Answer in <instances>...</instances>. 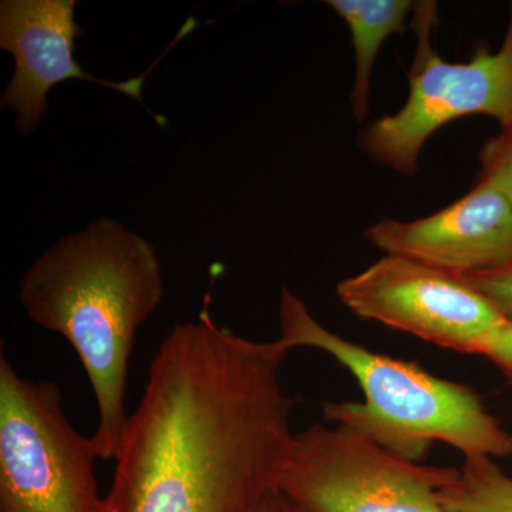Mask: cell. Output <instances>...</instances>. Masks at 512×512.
<instances>
[{
	"label": "cell",
	"mask_w": 512,
	"mask_h": 512,
	"mask_svg": "<svg viewBox=\"0 0 512 512\" xmlns=\"http://www.w3.org/2000/svg\"><path fill=\"white\" fill-rule=\"evenodd\" d=\"M210 303L161 342L104 512H259L278 487L295 437L289 350L222 328Z\"/></svg>",
	"instance_id": "6da1fadb"
},
{
	"label": "cell",
	"mask_w": 512,
	"mask_h": 512,
	"mask_svg": "<svg viewBox=\"0 0 512 512\" xmlns=\"http://www.w3.org/2000/svg\"><path fill=\"white\" fill-rule=\"evenodd\" d=\"M163 296L157 249L111 218L60 239L20 281L29 319L63 336L89 377L99 412L93 440L103 460L119 456L134 342Z\"/></svg>",
	"instance_id": "7a4b0ae2"
},
{
	"label": "cell",
	"mask_w": 512,
	"mask_h": 512,
	"mask_svg": "<svg viewBox=\"0 0 512 512\" xmlns=\"http://www.w3.org/2000/svg\"><path fill=\"white\" fill-rule=\"evenodd\" d=\"M282 346L315 348L355 376L365 403H325V419L419 463L443 441L464 457L512 458V436L473 389L440 379L417 363L370 352L323 328L286 286L279 303Z\"/></svg>",
	"instance_id": "3957f363"
},
{
	"label": "cell",
	"mask_w": 512,
	"mask_h": 512,
	"mask_svg": "<svg viewBox=\"0 0 512 512\" xmlns=\"http://www.w3.org/2000/svg\"><path fill=\"white\" fill-rule=\"evenodd\" d=\"M93 437L74 429L56 382L0 356V512H104Z\"/></svg>",
	"instance_id": "277c9868"
},
{
	"label": "cell",
	"mask_w": 512,
	"mask_h": 512,
	"mask_svg": "<svg viewBox=\"0 0 512 512\" xmlns=\"http://www.w3.org/2000/svg\"><path fill=\"white\" fill-rule=\"evenodd\" d=\"M436 25V5L417 3L409 97L396 114L373 121L360 136L367 156L403 174L416 173L421 148L451 121L484 114L503 130L512 128V6L503 46L494 53L483 46L467 63L446 62L433 49L431 29Z\"/></svg>",
	"instance_id": "5b68a950"
},
{
	"label": "cell",
	"mask_w": 512,
	"mask_h": 512,
	"mask_svg": "<svg viewBox=\"0 0 512 512\" xmlns=\"http://www.w3.org/2000/svg\"><path fill=\"white\" fill-rule=\"evenodd\" d=\"M454 474L406 460L348 427L315 424L295 433L276 490L306 512H447L439 491Z\"/></svg>",
	"instance_id": "8992f818"
},
{
	"label": "cell",
	"mask_w": 512,
	"mask_h": 512,
	"mask_svg": "<svg viewBox=\"0 0 512 512\" xmlns=\"http://www.w3.org/2000/svg\"><path fill=\"white\" fill-rule=\"evenodd\" d=\"M336 293L359 318L467 355L481 356L508 322L466 279L403 256H383L340 282Z\"/></svg>",
	"instance_id": "52a82bcc"
},
{
	"label": "cell",
	"mask_w": 512,
	"mask_h": 512,
	"mask_svg": "<svg viewBox=\"0 0 512 512\" xmlns=\"http://www.w3.org/2000/svg\"><path fill=\"white\" fill-rule=\"evenodd\" d=\"M74 0H3L0 3V47L15 57V73L0 99L3 109L16 113L19 133L32 134L49 111L47 94L70 79L89 80L133 97L158 126L167 119L144 103L146 73L124 82L99 79L84 72L74 59L76 40L83 35L76 23Z\"/></svg>",
	"instance_id": "ba28073f"
},
{
	"label": "cell",
	"mask_w": 512,
	"mask_h": 512,
	"mask_svg": "<svg viewBox=\"0 0 512 512\" xmlns=\"http://www.w3.org/2000/svg\"><path fill=\"white\" fill-rule=\"evenodd\" d=\"M365 237L386 255L464 278L512 265V205L491 181L478 177L464 197L436 214L382 220Z\"/></svg>",
	"instance_id": "9c48e42d"
},
{
	"label": "cell",
	"mask_w": 512,
	"mask_h": 512,
	"mask_svg": "<svg viewBox=\"0 0 512 512\" xmlns=\"http://www.w3.org/2000/svg\"><path fill=\"white\" fill-rule=\"evenodd\" d=\"M328 6L345 20L355 47L356 76L350 101L356 120L369 111L372 73L380 47L392 35H402L416 3L409 0H329Z\"/></svg>",
	"instance_id": "30bf717a"
},
{
	"label": "cell",
	"mask_w": 512,
	"mask_h": 512,
	"mask_svg": "<svg viewBox=\"0 0 512 512\" xmlns=\"http://www.w3.org/2000/svg\"><path fill=\"white\" fill-rule=\"evenodd\" d=\"M439 498L447 512H512V478L493 458L464 457Z\"/></svg>",
	"instance_id": "8fae6325"
},
{
	"label": "cell",
	"mask_w": 512,
	"mask_h": 512,
	"mask_svg": "<svg viewBox=\"0 0 512 512\" xmlns=\"http://www.w3.org/2000/svg\"><path fill=\"white\" fill-rule=\"evenodd\" d=\"M480 161V177L491 181L512 205V128L484 144Z\"/></svg>",
	"instance_id": "7c38bea8"
},
{
	"label": "cell",
	"mask_w": 512,
	"mask_h": 512,
	"mask_svg": "<svg viewBox=\"0 0 512 512\" xmlns=\"http://www.w3.org/2000/svg\"><path fill=\"white\" fill-rule=\"evenodd\" d=\"M464 279L497 306L512 322V265L495 271L464 276Z\"/></svg>",
	"instance_id": "4fadbf2b"
},
{
	"label": "cell",
	"mask_w": 512,
	"mask_h": 512,
	"mask_svg": "<svg viewBox=\"0 0 512 512\" xmlns=\"http://www.w3.org/2000/svg\"><path fill=\"white\" fill-rule=\"evenodd\" d=\"M500 369L512 386V322L508 320L503 328L494 333L481 353Z\"/></svg>",
	"instance_id": "5bb4252c"
},
{
	"label": "cell",
	"mask_w": 512,
	"mask_h": 512,
	"mask_svg": "<svg viewBox=\"0 0 512 512\" xmlns=\"http://www.w3.org/2000/svg\"><path fill=\"white\" fill-rule=\"evenodd\" d=\"M259 512H306L303 508L299 507L295 501L286 497L284 493L279 490H274L269 493L262 504L261 511Z\"/></svg>",
	"instance_id": "9a60e30c"
}]
</instances>
